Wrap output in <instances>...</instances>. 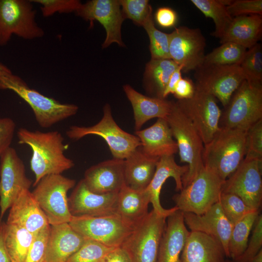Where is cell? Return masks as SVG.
<instances>
[{
    "label": "cell",
    "mask_w": 262,
    "mask_h": 262,
    "mask_svg": "<svg viewBox=\"0 0 262 262\" xmlns=\"http://www.w3.org/2000/svg\"><path fill=\"white\" fill-rule=\"evenodd\" d=\"M262 34L261 15L254 14L233 17L229 27L220 39L223 44L231 42L247 49L256 44Z\"/></svg>",
    "instance_id": "30"
},
{
    "label": "cell",
    "mask_w": 262,
    "mask_h": 262,
    "mask_svg": "<svg viewBox=\"0 0 262 262\" xmlns=\"http://www.w3.org/2000/svg\"><path fill=\"white\" fill-rule=\"evenodd\" d=\"M196 91L195 84L188 78H181L175 86L173 95L178 100L191 98Z\"/></svg>",
    "instance_id": "47"
},
{
    "label": "cell",
    "mask_w": 262,
    "mask_h": 262,
    "mask_svg": "<svg viewBox=\"0 0 262 262\" xmlns=\"http://www.w3.org/2000/svg\"><path fill=\"white\" fill-rule=\"evenodd\" d=\"M100 262H134L128 251L122 246L115 247L106 254Z\"/></svg>",
    "instance_id": "49"
},
{
    "label": "cell",
    "mask_w": 262,
    "mask_h": 262,
    "mask_svg": "<svg viewBox=\"0 0 262 262\" xmlns=\"http://www.w3.org/2000/svg\"><path fill=\"white\" fill-rule=\"evenodd\" d=\"M167 217L152 210L134 228L121 246L128 251L134 262H157Z\"/></svg>",
    "instance_id": "10"
},
{
    "label": "cell",
    "mask_w": 262,
    "mask_h": 262,
    "mask_svg": "<svg viewBox=\"0 0 262 262\" xmlns=\"http://www.w3.org/2000/svg\"><path fill=\"white\" fill-rule=\"evenodd\" d=\"M123 90L132 107L135 131L152 118L165 119L170 112L173 101L145 96L129 84L124 85Z\"/></svg>",
    "instance_id": "26"
},
{
    "label": "cell",
    "mask_w": 262,
    "mask_h": 262,
    "mask_svg": "<svg viewBox=\"0 0 262 262\" xmlns=\"http://www.w3.org/2000/svg\"><path fill=\"white\" fill-rule=\"evenodd\" d=\"M262 119V84L245 80L222 111L220 127L247 131Z\"/></svg>",
    "instance_id": "4"
},
{
    "label": "cell",
    "mask_w": 262,
    "mask_h": 262,
    "mask_svg": "<svg viewBox=\"0 0 262 262\" xmlns=\"http://www.w3.org/2000/svg\"><path fill=\"white\" fill-rule=\"evenodd\" d=\"M159 159L145 153L141 146L135 148L124 159L125 184L134 190H145L153 178Z\"/></svg>",
    "instance_id": "28"
},
{
    "label": "cell",
    "mask_w": 262,
    "mask_h": 262,
    "mask_svg": "<svg viewBox=\"0 0 262 262\" xmlns=\"http://www.w3.org/2000/svg\"><path fill=\"white\" fill-rule=\"evenodd\" d=\"M68 223L84 238L111 247L121 246L133 229L116 213L98 217L72 216Z\"/></svg>",
    "instance_id": "11"
},
{
    "label": "cell",
    "mask_w": 262,
    "mask_h": 262,
    "mask_svg": "<svg viewBox=\"0 0 262 262\" xmlns=\"http://www.w3.org/2000/svg\"><path fill=\"white\" fill-rule=\"evenodd\" d=\"M16 127V123L12 118H0V157L10 147Z\"/></svg>",
    "instance_id": "46"
},
{
    "label": "cell",
    "mask_w": 262,
    "mask_h": 262,
    "mask_svg": "<svg viewBox=\"0 0 262 262\" xmlns=\"http://www.w3.org/2000/svg\"><path fill=\"white\" fill-rule=\"evenodd\" d=\"M253 234L243 254L234 262H251L262 246V215L259 214L255 223Z\"/></svg>",
    "instance_id": "43"
},
{
    "label": "cell",
    "mask_w": 262,
    "mask_h": 262,
    "mask_svg": "<svg viewBox=\"0 0 262 262\" xmlns=\"http://www.w3.org/2000/svg\"><path fill=\"white\" fill-rule=\"evenodd\" d=\"M166 219L159 246L157 262H180L181 253L190 231L180 210H177Z\"/></svg>",
    "instance_id": "24"
},
{
    "label": "cell",
    "mask_w": 262,
    "mask_h": 262,
    "mask_svg": "<svg viewBox=\"0 0 262 262\" xmlns=\"http://www.w3.org/2000/svg\"><path fill=\"white\" fill-rule=\"evenodd\" d=\"M157 23L164 28L174 26L177 20V15L175 11L166 7L159 8L155 13Z\"/></svg>",
    "instance_id": "48"
},
{
    "label": "cell",
    "mask_w": 262,
    "mask_h": 262,
    "mask_svg": "<svg viewBox=\"0 0 262 262\" xmlns=\"http://www.w3.org/2000/svg\"><path fill=\"white\" fill-rule=\"evenodd\" d=\"M35 15L30 0H0V46L6 45L13 34L27 40L42 37L45 32Z\"/></svg>",
    "instance_id": "7"
},
{
    "label": "cell",
    "mask_w": 262,
    "mask_h": 262,
    "mask_svg": "<svg viewBox=\"0 0 262 262\" xmlns=\"http://www.w3.org/2000/svg\"><path fill=\"white\" fill-rule=\"evenodd\" d=\"M40 5L42 15L48 17L55 13L60 14L76 12L82 4L78 0H30Z\"/></svg>",
    "instance_id": "42"
},
{
    "label": "cell",
    "mask_w": 262,
    "mask_h": 262,
    "mask_svg": "<svg viewBox=\"0 0 262 262\" xmlns=\"http://www.w3.org/2000/svg\"><path fill=\"white\" fill-rule=\"evenodd\" d=\"M179 66L170 59H150L146 64L144 84L152 97L164 98L163 95L170 77Z\"/></svg>",
    "instance_id": "31"
},
{
    "label": "cell",
    "mask_w": 262,
    "mask_h": 262,
    "mask_svg": "<svg viewBox=\"0 0 262 262\" xmlns=\"http://www.w3.org/2000/svg\"><path fill=\"white\" fill-rule=\"evenodd\" d=\"M125 161L113 158L88 168L82 179L92 192L105 194L118 193L125 184Z\"/></svg>",
    "instance_id": "20"
},
{
    "label": "cell",
    "mask_w": 262,
    "mask_h": 262,
    "mask_svg": "<svg viewBox=\"0 0 262 262\" xmlns=\"http://www.w3.org/2000/svg\"><path fill=\"white\" fill-rule=\"evenodd\" d=\"M32 184L23 161L10 147L0 157V220L20 193L29 190Z\"/></svg>",
    "instance_id": "15"
},
{
    "label": "cell",
    "mask_w": 262,
    "mask_h": 262,
    "mask_svg": "<svg viewBox=\"0 0 262 262\" xmlns=\"http://www.w3.org/2000/svg\"><path fill=\"white\" fill-rule=\"evenodd\" d=\"M120 4L117 0H91L82 4L75 12L79 16L87 21L90 26L95 20L104 28L106 36L102 45L103 49L113 43L124 47L121 38V26L124 20Z\"/></svg>",
    "instance_id": "17"
},
{
    "label": "cell",
    "mask_w": 262,
    "mask_h": 262,
    "mask_svg": "<svg viewBox=\"0 0 262 262\" xmlns=\"http://www.w3.org/2000/svg\"><path fill=\"white\" fill-rule=\"evenodd\" d=\"M18 143L29 146L32 151L30 166L35 175L34 187L43 177L52 174H61L72 168L73 160L65 155L67 145L57 131L42 132L25 128L18 130Z\"/></svg>",
    "instance_id": "1"
},
{
    "label": "cell",
    "mask_w": 262,
    "mask_h": 262,
    "mask_svg": "<svg viewBox=\"0 0 262 262\" xmlns=\"http://www.w3.org/2000/svg\"><path fill=\"white\" fill-rule=\"evenodd\" d=\"M251 262H262V249L253 258Z\"/></svg>",
    "instance_id": "53"
},
{
    "label": "cell",
    "mask_w": 262,
    "mask_h": 262,
    "mask_svg": "<svg viewBox=\"0 0 262 262\" xmlns=\"http://www.w3.org/2000/svg\"><path fill=\"white\" fill-rule=\"evenodd\" d=\"M40 262H43V259H42L41 260V261Z\"/></svg>",
    "instance_id": "55"
},
{
    "label": "cell",
    "mask_w": 262,
    "mask_h": 262,
    "mask_svg": "<svg viewBox=\"0 0 262 262\" xmlns=\"http://www.w3.org/2000/svg\"><path fill=\"white\" fill-rule=\"evenodd\" d=\"M4 244L12 262H24L35 235L24 228L3 222Z\"/></svg>",
    "instance_id": "32"
},
{
    "label": "cell",
    "mask_w": 262,
    "mask_h": 262,
    "mask_svg": "<svg viewBox=\"0 0 262 262\" xmlns=\"http://www.w3.org/2000/svg\"><path fill=\"white\" fill-rule=\"evenodd\" d=\"M221 244L202 232L190 231L180 255V262H225Z\"/></svg>",
    "instance_id": "27"
},
{
    "label": "cell",
    "mask_w": 262,
    "mask_h": 262,
    "mask_svg": "<svg viewBox=\"0 0 262 262\" xmlns=\"http://www.w3.org/2000/svg\"><path fill=\"white\" fill-rule=\"evenodd\" d=\"M5 89L12 90L31 108L36 121L43 128H49L78 112L75 104L61 103L29 87L20 77L6 84Z\"/></svg>",
    "instance_id": "9"
},
{
    "label": "cell",
    "mask_w": 262,
    "mask_h": 262,
    "mask_svg": "<svg viewBox=\"0 0 262 262\" xmlns=\"http://www.w3.org/2000/svg\"><path fill=\"white\" fill-rule=\"evenodd\" d=\"M196 88L217 98L225 107L245 78L240 65L203 64L195 70Z\"/></svg>",
    "instance_id": "12"
},
{
    "label": "cell",
    "mask_w": 262,
    "mask_h": 262,
    "mask_svg": "<svg viewBox=\"0 0 262 262\" xmlns=\"http://www.w3.org/2000/svg\"><path fill=\"white\" fill-rule=\"evenodd\" d=\"M117 194L94 193L88 189L82 179L68 197L70 213L72 216L92 217L116 213Z\"/></svg>",
    "instance_id": "18"
},
{
    "label": "cell",
    "mask_w": 262,
    "mask_h": 262,
    "mask_svg": "<svg viewBox=\"0 0 262 262\" xmlns=\"http://www.w3.org/2000/svg\"><path fill=\"white\" fill-rule=\"evenodd\" d=\"M150 197L147 191L136 190L125 184L117 194L116 213L134 229L147 215Z\"/></svg>",
    "instance_id": "29"
},
{
    "label": "cell",
    "mask_w": 262,
    "mask_h": 262,
    "mask_svg": "<svg viewBox=\"0 0 262 262\" xmlns=\"http://www.w3.org/2000/svg\"><path fill=\"white\" fill-rule=\"evenodd\" d=\"M124 17L128 18L136 25L143 26L152 15V9L147 0H120Z\"/></svg>",
    "instance_id": "40"
},
{
    "label": "cell",
    "mask_w": 262,
    "mask_h": 262,
    "mask_svg": "<svg viewBox=\"0 0 262 262\" xmlns=\"http://www.w3.org/2000/svg\"><path fill=\"white\" fill-rule=\"evenodd\" d=\"M262 161L245 159L225 181L222 192L233 194L251 209L260 210L262 203Z\"/></svg>",
    "instance_id": "14"
},
{
    "label": "cell",
    "mask_w": 262,
    "mask_h": 262,
    "mask_svg": "<svg viewBox=\"0 0 262 262\" xmlns=\"http://www.w3.org/2000/svg\"><path fill=\"white\" fill-rule=\"evenodd\" d=\"M229 14L232 17L257 14L262 15V0H236L227 6Z\"/></svg>",
    "instance_id": "44"
},
{
    "label": "cell",
    "mask_w": 262,
    "mask_h": 262,
    "mask_svg": "<svg viewBox=\"0 0 262 262\" xmlns=\"http://www.w3.org/2000/svg\"><path fill=\"white\" fill-rule=\"evenodd\" d=\"M260 211L249 213L233 226L228 244L229 258L232 261L238 258L246 249L249 234Z\"/></svg>",
    "instance_id": "33"
},
{
    "label": "cell",
    "mask_w": 262,
    "mask_h": 262,
    "mask_svg": "<svg viewBox=\"0 0 262 262\" xmlns=\"http://www.w3.org/2000/svg\"><path fill=\"white\" fill-rule=\"evenodd\" d=\"M246 134V130L220 127L211 141L204 145V167L226 180L245 158Z\"/></svg>",
    "instance_id": "2"
},
{
    "label": "cell",
    "mask_w": 262,
    "mask_h": 262,
    "mask_svg": "<svg viewBox=\"0 0 262 262\" xmlns=\"http://www.w3.org/2000/svg\"><path fill=\"white\" fill-rule=\"evenodd\" d=\"M225 180L204 167L189 185L173 196L175 206L183 213L203 214L219 202Z\"/></svg>",
    "instance_id": "8"
},
{
    "label": "cell",
    "mask_w": 262,
    "mask_h": 262,
    "mask_svg": "<svg viewBox=\"0 0 262 262\" xmlns=\"http://www.w3.org/2000/svg\"><path fill=\"white\" fill-rule=\"evenodd\" d=\"M76 181L62 174L42 178L32 192L50 225L69 223L72 216L68 207L67 194Z\"/></svg>",
    "instance_id": "6"
},
{
    "label": "cell",
    "mask_w": 262,
    "mask_h": 262,
    "mask_svg": "<svg viewBox=\"0 0 262 262\" xmlns=\"http://www.w3.org/2000/svg\"><path fill=\"white\" fill-rule=\"evenodd\" d=\"M225 262H234L233 261H231V260H225Z\"/></svg>",
    "instance_id": "54"
},
{
    "label": "cell",
    "mask_w": 262,
    "mask_h": 262,
    "mask_svg": "<svg viewBox=\"0 0 262 262\" xmlns=\"http://www.w3.org/2000/svg\"><path fill=\"white\" fill-rule=\"evenodd\" d=\"M143 27L149 39L151 59H171L169 49V33L162 32L155 27L152 15L146 21Z\"/></svg>",
    "instance_id": "36"
},
{
    "label": "cell",
    "mask_w": 262,
    "mask_h": 262,
    "mask_svg": "<svg viewBox=\"0 0 262 262\" xmlns=\"http://www.w3.org/2000/svg\"><path fill=\"white\" fill-rule=\"evenodd\" d=\"M0 262H12L4 244L3 222L0 223Z\"/></svg>",
    "instance_id": "52"
},
{
    "label": "cell",
    "mask_w": 262,
    "mask_h": 262,
    "mask_svg": "<svg viewBox=\"0 0 262 262\" xmlns=\"http://www.w3.org/2000/svg\"><path fill=\"white\" fill-rule=\"evenodd\" d=\"M245 159L262 161V119L246 131Z\"/></svg>",
    "instance_id": "41"
},
{
    "label": "cell",
    "mask_w": 262,
    "mask_h": 262,
    "mask_svg": "<svg viewBox=\"0 0 262 262\" xmlns=\"http://www.w3.org/2000/svg\"><path fill=\"white\" fill-rule=\"evenodd\" d=\"M66 136L73 140L89 135L102 137L108 145L114 158L124 160L135 148L141 146L139 138L122 129L114 120L109 104L103 107L101 120L91 126H72L66 131Z\"/></svg>",
    "instance_id": "5"
},
{
    "label": "cell",
    "mask_w": 262,
    "mask_h": 262,
    "mask_svg": "<svg viewBox=\"0 0 262 262\" xmlns=\"http://www.w3.org/2000/svg\"><path fill=\"white\" fill-rule=\"evenodd\" d=\"M85 240L68 223L50 225L43 262H66Z\"/></svg>",
    "instance_id": "22"
},
{
    "label": "cell",
    "mask_w": 262,
    "mask_h": 262,
    "mask_svg": "<svg viewBox=\"0 0 262 262\" xmlns=\"http://www.w3.org/2000/svg\"><path fill=\"white\" fill-rule=\"evenodd\" d=\"M115 248L85 239L81 247L66 262H100L106 254Z\"/></svg>",
    "instance_id": "39"
},
{
    "label": "cell",
    "mask_w": 262,
    "mask_h": 262,
    "mask_svg": "<svg viewBox=\"0 0 262 262\" xmlns=\"http://www.w3.org/2000/svg\"><path fill=\"white\" fill-rule=\"evenodd\" d=\"M188 166L178 165L174 155L164 156L160 158L153 178L146 190L150 197L153 210L158 214L168 217L179 210L175 206L170 209L164 208L161 204L160 195L162 186L166 180L173 178L176 183V190L180 191L183 189L181 179L187 172Z\"/></svg>",
    "instance_id": "21"
},
{
    "label": "cell",
    "mask_w": 262,
    "mask_h": 262,
    "mask_svg": "<svg viewBox=\"0 0 262 262\" xmlns=\"http://www.w3.org/2000/svg\"><path fill=\"white\" fill-rule=\"evenodd\" d=\"M191 2L205 16L213 20L215 28L211 34L220 39L233 19L227 11V6L223 5L220 0H191Z\"/></svg>",
    "instance_id": "34"
},
{
    "label": "cell",
    "mask_w": 262,
    "mask_h": 262,
    "mask_svg": "<svg viewBox=\"0 0 262 262\" xmlns=\"http://www.w3.org/2000/svg\"><path fill=\"white\" fill-rule=\"evenodd\" d=\"M219 202L225 215L233 226L249 213L258 211L249 208L233 194L222 192Z\"/></svg>",
    "instance_id": "38"
},
{
    "label": "cell",
    "mask_w": 262,
    "mask_h": 262,
    "mask_svg": "<svg viewBox=\"0 0 262 262\" xmlns=\"http://www.w3.org/2000/svg\"><path fill=\"white\" fill-rule=\"evenodd\" d=\"M169 34L170 59L182 66V71L196 70L203 64L206 43L199 29L181 26Z\"/></svg>",
    "instance_id": "16"
},
{
    "label": "cell",
    "mask_w": 262,
    "mask_h": 262,
    "mask_svg": "<svg viewBox=\"0 0 262 262\" xmlns=\"http://www.w3.org/2000/svg\"><path fill=\"white\" fill-rule=\"evenodd\" d=\"M176 103L192 122L204 145L210 141L220 128L222 111L216 103V98L196 88L191 98L178 100Z\"/></svg>",
    "instance_id": "13"
},
{
    "label": "cell",
    "mask_w": 262,
    "mask_h": 262,
    "mask_svg": "<svg viewBox=\"0 0 262 262\" xmlns=\"http://www.w3.org/2000/svg\"><path fill=\"white\" fill-rule=\"evenodd\" d=\"M141 147L148 156L160 158L172 156L178 151V146L166 120L158 118L154 124L144 130L135 131Z\"/></svg>",
    "instance_id": "25"
},
{
    "label": "cell",
    "mask_w": 262,
    "mask_h": 262,
    "mask_svg": "<svg viewBox=\"0 0 262 262\" xmlns=\"http://www.w3.org/2000/svg\"><path fill=\"white\" fill-rule=\"evenodd\" d=\"M245 80L249 82L262 83V47L257 43L246 50L240 64Z\"/></svg>",
    "instance_id": "37"
},
{
    "label": "cell",
    "mask_w": 262,
    "mask_h": 262,
    "mask_svg": "<svg viewBox=\"0 0 262 262\" xmlns=\"http://www.w3.org/2000/svg\"><path fill=\"white\" fill-rule=\"evenodd\" d=\"M184 223L191 231L202 232L215 239L222 246L229 258L228 244L233 226L225 215L219 202L201 214L183 213Z\"/></svg>",
    "instance_id": "19"
},
{
    "label": "cell",
    "mask_w": 262,
    "mask_h": 262,
    "mask_svg": "<svg viewBox=\"0 0 262 262\" xmlns=\"http://www.w3.org/2000/svg\"><path fill=\"white\" fill-rule=\"evenodd\" d=\"M7 66L0 63V89L4 90L5 85L18 78Z\"/></svg>",
    "instance_id": "51"
},
{
    "label": "cell",
    "mask_w": 262,
    "mask_h": 262,
    "mask_svg": "<svg viewBox=\"0 0 262 262\" xmlns=\"http://www.w3.org/2000/svg\"><path fill=\"white\" fill-rule=\"evenodd\" d=\"M173 137L175 138L180 162L188 166L187 172L182 177L183 188L189 185L204 167L202 160L204 143L190 120L176 102L165 118Z\"/></svg>",
    "instance_id": "3"
},
{
    "label": "cell",
    "mask_w": 262,
    "mask_h": 262,
    "mask_svg": "<svg viewBox=\"0 0 262 262\" xmlns=\"http://www.w3.org/2000/svg\"><path fill=\"white\" fill-rule=\"evenodd\" d=\"M49 228V225L35 235L24 262H40L43 258Z\"/></svg>",
    "instance_id": "45"
},
{
    "label": "cell",
    "mask_w": 262,
    "mask_h": 262,
    "mask_svg": "<svg viewBox=\"0 0 262 262\" xmlns=\"http://www.w3.org/2000/svg\"><path fill=\"white\" fill-rule=\"evenodd\" d=\"M246 49L236 43L227 42L205 55L203 64L220 66L240 65Z\"/></svg>",
    "instance_id": "35"
},
{
    "label": "cell",
    "mask_w": 262,
    "mask_h": 262,
    "mask_svg": "<svg viewBox=\"0 0 262 262\" xmlns=\"http://www.w3.org/2000/svg\"><path fill=\"white\" fill-rule=\"evenodd\" d=\"M182 68V66H179L171 75L164 93V98H166L170 94H173L176 85L182 78L181 71Z\"/></svg>",
    "instance_id": "50"
},
{
    "label": "cell",
    "mask_w": 262,
    "mask_h": 262,
    "mask_svg": "<svg viewBox=\"0 0 262 262\" xmlns=\"http://www.w3.org/2000/svg\"><path fill=\"white\" fill-rule=\"evenodd\" d=\"M6 223L24 228L34 235L49 225L29 190L23 191L13 202Z\"/></svg>",
    "instance_id": "23"
}]
</instances>
